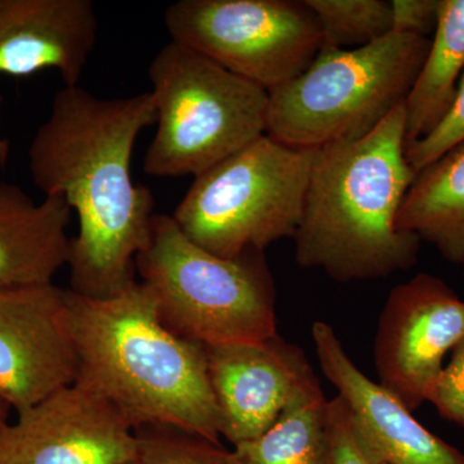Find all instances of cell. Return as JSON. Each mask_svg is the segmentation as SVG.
Here are the masks:
<instances>
[{
  "label": "cell",
  "instance_id": "cell-1",
  "mask_svg": "<svg viewBox=\"0 0 464 464\" xmlns=\"http://www.w3.org/2000/svg\"><path fill=\"white\" fill-rule=\"evenodd\" d=\"M157 123L151 92L100 99L84 88L57 92L36 130L29 169L45 197L65 198L78 216L70 241V288L105 298L136 282L137 255L148 244L155 199L134 185L130 161L142 130Z\"/></svg>",
  "mask_w": 464,
  "mask_h": 464
},
{
  "label": "cell",
  "instance_id": "cell-2",
  "mask_svg": "<svg viewBox=\"0 0 464 464\" xmlns=\"http://www.w3.org/2000/svg\"><path fill=\"white\" fill-rule=\"evenodd\" d=\"M66 299L78 355L75 383L108 401L133 430L177 427L221 444L206 347L161 323L145 284L133 282L105 298L66 289Z\"/></svg>",
  "mask_w": 464,
  "mask_h": 464
},
{
  "label": "cell",
  "instance_id": "cell-3",
  "mask_svg": "<svg viewBox=\"0 0 464 464\" xmlns=\"http://www.w3.org/2000/svg\"><path fill=\"white\" fill-rule=\"evenodd\" d=\"M404 103L371 133L315 149L295 259L340 283L384 279L417 264L420 239L396 226L417 173L408 163Z\"/></svg>",
  "mask_w": 464,
  "mask_h": 464
},
{
  "label": "cell",
  "instance_id": "cell-4",
  "mask_svg": "<svg viewBox=\"0 0 464 464\" xmlns=\"http://www.w3.org/2000/svg\"><path fill=\"white\" fill-rule=\"evenodd\" d=\"M134 265L159 319L183 340L215 347L277 335L276 292L262 252L218 257L188 239L172 216L155 213Z\"/></svg>",
  "mask_w": 464,
  "mask_h": 464
},
{
  "label": "cell",
  "instance_id": "cell-5",
  "mask_svg": "<svg viewBox=\"0 0 464 464\" xmlns=\"http://www.w3.org/2000/svg\"><path fill=\"white\" fill-rule=\"evenodd\" d=\"M431 39L390 33L353 50L323 47L310 66L268 92L266 134L319 149L371 133L405 102Z\"/></svg>",
  "mask_w": 464,
  "mask_h": 464
},
{
  "label": "cell",
  "instance_id": "cell-6",
  "mask_svg": "<svg viewBox=\"0 0 464 464\" xmlns=\"http://www.w3.org/2000/svg\"><path fill=\"white\" fill-rule=\"evenodd\" d=\"M149 79L158 124L149 176H200L266 134L268 92L185 45H164Z\"/></svg>",
  "mask_w": 464,
  "mask_h": 464
},
{
  "label": "cell",
  "instance_id": "cell-7",
  "mask_svg": "<svg viewBox=\"0 0 464 464\" xmlns=\"http://www.w3.org/2000/svg\"><path fill=\"white\" fill-rule=\"evenodd\" d=\"M315 149L293 148L267 134L195 177L173 219L195 244L222 258L265 252L295 237Z\"/></svg>",
  "mask_w": 464,
  "mask_h": 464
},
{
  "label": "cell",
  "instance_id": "cell-8",
  "mask_svg": "<svg viewBox=\"0 0 464 464\" xmlns=\"http://www.w3.org/2000/svg\"><path fill=\"white\" fill-rule=\"evenodd\" d=\"M164 23L172 42L267 92L304 72L323 48L319 21L297 0H179Z\"/></svg>",
  "mask_w": 464,
  "mask_h": 464
},
{
  "label": "cell",
  "instance_id": "cell-9",
  "mask_svg": "<svg viewBox=\"0 0 464 464\" xmlns=\"http://www.w3.org/2000/svg\"><path fill=\"white\" fill-rule=\"evenodd\" d=\"M464 338V301L439 277L418 274L391 290L378 323L374 362L382 387L411 411L429 399L444 359Z\"/></svg>",
  "mask_w": 464,
  "mask_h": 464
},
{
  "label": "cell",
  "instance_id": "cell-10",
  "mask_svg": "<svg viewBox=\"0 0 464 464\" xmlns=\"http://www.w3.org/2000/svg\"><path fill=\"white\" fill-rule=\"evenodd\" d=\"M76 377L66 289L51 283L0 290V399L20 413Z\"/></svg>",
  "mask_w": 464,
  "mask_h": 464
},
{
  "label": "cell",
  "instance_id": "cell-11",
  "mask_svg": "<svg viewBox=\"0 0 464 464\" xmlns=\"http://www.w3.org/2000/svg\"><path fill=\"white\" fill-rule=\"evenodd\" d=\"M133 450L132 426L78 383L20 411L0 435V464H124Z\"/></svg>",
  "mask_w": 464,
  "mask_h": 464
},
{
  "label": "cell",
  "instance_id": "cell-12",
  "mask_svg": "<svg viewBox=\"0 0 464 464\" xmlns=\"http://www.w3.org/2000/svg\"><path fill=\"white\" fill-rule=\"evenodd\" d=\"M206 350L221 436L232 447L267 431L302 391L319 381L304 351L279 334Z\"/></svg>",
  "mask_w": 464,
  "mask_h": 464
},
{
  "label": "cell",
  "instance_id": "cell-13",
  "mask_svg": "<svg viewBox=\"0 0 464 464\" xmlns=\"http://www.w3.org/2000/svg\"><path fill=\"white\" fill-rule=\"evenodd\" d=\"M317 362L347 406L353 440L375 464H464V454L415 420L413 411L348 356L332 325L314 323Z\"/></svg>",
  "mask_w": 464,
  "mask_h": 464
},
{
  "label": "cell",
  "instance_id": "cell-14",
  "mask_svg": "<svg viewBox=\"0 0 464 464\" xmlns=\"http://www.w3.org/2000/svg\"><path fill=\"white\" fill-rule=\"evenodd\" d=\"M97 30L91 0H0V74L23 78L54 69L65 87H76ZM8 155L9 141L0 136V166Z\"/></svg>",
  "mask_w": 464,
  "mask_h": 464
},
{
  "label": "cell",
  "instance_id": "cell-15",
  "mask_svg": "<svg viewBox=\"0 0 464 464\" xmlns=\"http://www.w3.org/2000/svg\"><path fill=\"white\" fill-rule=\"evenodd\" d=\"M72 212L65 198L36 204L18 186L0 183V290L53 283L69 264Z\"/></svg>",
  "mask_w": 464,
  "mask_h": 464
},
{
  "label": "cell",
  "instance_id": "cell-16",
  "mask_svg": "<svg viewBox=\"0 0 464 464\" xmlns=\"http://www.w3.org/2000/svg\"><path fill=\"white\" fill-rule=\"evenodd\" d=\"M396 226L464 267V141L417 173Z\"/></svg>",
  "mask_w": 464,
  "mask_h": 464
},
{
  "label": "cell",
  "instance_id": "cell-17",
  "mask_svg": "<svg viewBox=\"0 0 464 464\" xmlns=\"http://www.w3.org/2000/svg\"><path fill=\"white\" fill-rule=\"evenodd\" d=\"M463 74L464 0H439L431 44L404 102L406 149L441 123Z\"/></svg>",
  "mask_w": 464,
  "mask_h": 464
},
{
  "label": "cell",
  "instance_id": "cell-18",
  "mask_svg": "<svg viewBox=\"0 0 464 464\" xmlns=\"http://www.w3.org/2000/svg\"><path fill=\"white\" fill-rule=\"evenodd\" d=\"M328 401L314 382L267 431L232 449L237 464H332Z\"/></svg>",
  "mask_w": 464,
  "mask_h": 464
},
{
  "label": "cell",
  "instance_id": "cell-19",
  "mask_svg": "<svg viewBox=\"0 0 464 464\" xmlns=\"http://www.w3.org/2000/svg\"><path fill=\"white\" fill-rule=\"evenodd\" d=\"M323 34V47L353 50L392 33L391 2L304 0Z\"/></svg>",
  "mask_w": 464,
  "mask_h": 464
},
{
  "label": "cell",
  "instance_id": "cell-20",
  "mask_svg": "<svg viewBox=\"0 0 464 464\" xmlns=\"http://www.w3.org/2000/svg\"><path fill=\"white\" fill-rule=\"evenodd\" d=\"M124 464H237L234 450L170 426L134 430L132 457Z\"/></svg>",
  "mask_w": 464,
  "mask_h": 464
},
{
  "label": "cell",
  "instance_id": "cell-21",
  "mask_svg": "<svg viewBox=\"0 0 464 464\" xmlns=\"http://www.w3.org/2000/svg\"><path fill=\"white\" fill-rule=\"evenodd\" d=\"M464 141V74L456 100L441 123L429 136L406 149V159L415 173L430 166L458 143Z\"/></svg>",
  "mask_w": 464,
  "mask_h": 464
},
{
  "label": "cell",
  "instance_id": "cell-22",
  "mask_svg": "<svg viewBox=\"0 0 464 464\" xmlns=\"http://www.w3.org/2000/svg\"><path fill=\"white\" fill-rule=\"evenodd\" d=\"M427 401L435 406L440 417L464 427V338L451 351Z\"/></svg>",
  "mask_w": 464,
  "mask_h": 464
},
{
  "label": "cell",
  "instance_id": "cell-23",
  "mask_svg": "<svg viewBox=\"0 0 464 464\" xmlns=\"http://www.w3.org/2000/svg\"><path fill=\"white\" fill-rule=\"evenodd\" d=\"M329 435H331L332 464H375L365 458L351 431L350 418L343 400L328 401Z\"/></svg>",
  "mask_w": 464,
  "mask_h": 464
},
{
  "label": "cell",
  "instance_id": "cell-24",
  "mask_svg": "<svg viewBox=\"0 0 464 464\" xmlns=\"http://www.w3.org/2000/svg\"><path fill=\"white\" fill-rule=\"evenodd\" d=\"M392 33L427 38L435 32L439 0H392Z\"/></svg>",
  "mask_w": 464,
  "mask_h": 464
},
{
  "label": "cell",
  "instance_id": "cell-25",
  "mask_svg": "<svg viewBox=\"0 0 464 464\" xmlns=\"http://www.w3.org/2000/svg\"><path fill=\"white\" fill-rule=\"evenodd\" d=\"M12 411H14V409H12L5 400L0 399V435L5 431V427L11 423L9 415H11Z\"/></svg>",
  "mask_w": 464,
  "mask_h": 464
},
{
  "label": "cell",
  "instance_id": "cell-26",
  "mask_svg": "<svg viewBox=\"0 0 464 464\" xmlns=\"http://www.w3.org/2000/svg\"><path fill=\"white\" fill-rule=\"evenodd\" d=\"M463 275H464V267H463Z\"/></svg>",
  "mask_w": 464,
  "mask_h": 464
}]
</instances>
